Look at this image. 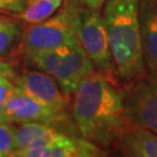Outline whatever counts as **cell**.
Here are the masks:
<instances>
[{"label":"cell","instance_id":"2","mask_svg":"<svg viewBox=\"0 0 157 157\" xmlns=\"http://www.w3.org/2000/svg\"><path fill=\"white\" fill-rule=\"evenodd\" d=\"M139 2L140 0H107L102 13L115 75L126 82L146 73Z\"/></svg>","mask_w":157,"mask_h":157},{"label":"cell","instance_id":"9","mask_svg":"<svg viewBox=\"0 0 157 157\" xmlns=\"http://www.w3.org/2000/svg\"><path fill=\"white\" fill-rule=\"evenodd\" d=\"M104 149L82 136H69L59 133L54 141L37 147L15 150V157H95L102 156Z\"/></svg>","mask_w":157,"mask_h":157},{"label":"cell","instance_id":"10","mask_svg":"<svg viewBox=\"0 0 157 157\" xmlns=\"http://www.w3.org/2000/svg\"><path fill=\"white\" fill-rule=\"evenodd\" d=\"M139 17L146 73L157 79V0H140Z\"/></svg>","mask_w":157,"mask_h":157},{"label":"cell","instance_id":"11","mask_svg":"<svg viewBox=\"0 0 157 157\" xmlns=\"http://www.w3.org/2000/svg\"><path fill=\"white\" fill-rule=\"evenodd\" d=\"M114 146L124 156L157 157V133L126 124L117 137Z\"/></svg>","mask_w":157,"mask_h":157},{"label":"cell","instance_id":"7","mask_svg":"<svg viewBox=\"0 0 157 157\" xmlns=\"http://www.w3.org/2000/svg\"><path fill=\"white\" fill-rule=\"evenodd\" d=\"M14 86L56 113L67 115V95L63 93L58 83L49 73L41 70L25 71L15 78Z\"/></svg>","mask_w":157,"mask_h":157},{"label":"cell","instance_id":"13","mask_svg":"<svg viewBox=\"0 0 157 157\" xmlns=\"http://www.w3.org/2000/svg\"><path fill=\"white\" fill-rule=\"evenodd\" d=\"M63 2L64 0H30L27 8L17 17L29 25L39 23L58 11Z\"/></svg>","mask_w":157,"mask_h":157},{"label":"cell","instance_id":"4","mask_svg":"<svg viewBox=\"0 0 157 157\" xmlns=\"http://www.w3.org/2000/svg\"><path fill=\"white\" fill-rule=\"evenodd\" d=\"M79 0H64L59 10L39 23L30 25L22 35L21 48L28 55L77 42Z\"/></svg>","mask_w":157,"mask_h":157},{"label":"cell","instance_id":"18","mask_svg":"<svg viewBox=\"0 0 157 157\" xmlns=\"http://www.w3.org/2000/svg\"><path fill=\"white\" fill-rule=\"evenodd\" d=\"M79 1H80L84 6L91 8V10L99 11L101 7L106 4L107 0H79Z\"/></svg>","mask_w":157,"mask_h":157},{"label":"cell","instance_id":"6","mask_svg":"<svg viewBox=\"0 0 157 157\" xmlns=\"http://www.w3.org/2000/svg\"><path fill=\"white\" fill-rule=\"evenodd\" d=\"M122 92L127 124L157 133V79L144 73Z\"/></svg>","mask_w":157,"mask_h":157},{"label":"cell","instance_id":"1","mask_svg":"<svg viewBox=\"0 0 157 157\" xmlns=\"http://www.w3.org/2000/svg\"><path fill=\"white\" fill-rule=\"evenodd\" d=\"M72 119L80 136L101 149L114 144L127 124L124 115V92L112 76L92 71L73 92Z\"/></svg>","mask_w":157,"mask_h":157},{"label":"cell","instance_id":"20","mask_svg":"<svg viewBox=\"0 0 157 157\" xmlns=\"http://www.w3.org/2000/svg\"><path fill=\"white\" fill-rule=\"evenodd\" d=\"M5 17H6V15H2V14H0V19H4Z\"/></svg>","mask_w":157,"mask_h":157},{"label":"cell","instance_id":"16","mask_svg":"<svg viewBox=\"0 0 157 157\" xmlns=\"http://www.w3.org/2000/svg\"><path fill=\"white\" fill-rule=\"evenodd\" d=\"M13 89L14 84L12 83L11 78L0 75V120H5L4 113H5L6 102L8 100Z\"/></svg>","mask_w":157,"mask_h":157},{"label":"cell","instance_id":"12","mask_svg":"<svg viewBox=\"0 0 157 157\" xmlns=\"http://www.w3.org/2000/svg\"><path fill=\"white\" fill-rule=\"evenodd\" d=\"M58 132L52 124L44 122H23L15 127V150L28 147H37L47 144L56 139Z\"/></svg>","mask_w":157,"mask_h":157},{"label":"cell","instance_id":"8","mask_svg":"<svg viewBox=\"0 0 157 157\" xmlns=\"http://www.w3.org/2000/svg\"><path fill=\"white\" fill-rule=\"evenodd\" d=\"M4 117L5 120L12 124L44 122L54 124L62 122L65 119V115L50 109L30 95L23 93L15 86L6 102Z\"/></svg>","mask_w":157,"mask_h":157},{"label":"cell","instance_id":"5","mask_svg":"<svg viewBox=\"0 0 157 157\" xmlns=\"http://www.w3.org/2000/svg\"><path fill=\"white\" fill-rule=\"evenodd\" d=\"M77 35L94 71L107 76L115 73L104 17L99 11L91 10L80 1L77 12Z\"/></svg>","mask_w":157,"mask_h":157},{"label":"cell","instance_id":"3","mask_svg":"<svg viewBox=\"0 0 157 157\" xmlns=\"http://www.w3.org/2000/svg\"><path fill=\"white\" fill-rule=\"evenodd\" d=\"M26 56L34 67L54 77L67 95L73 94L82 79L94 71L93 64L79 41L50 50L32 52Z\"/></svg>","mask_w":157,"mask_h":157},{"label":"cell","instance_id":"15","mask_svg":"<svg viewBox=\"0 0 157 157\" xmlns=\"http://www.w3.org/2000/svg\"><path fill=\"white\" fill-rule=\"evenodd\" d=\"M15 127L7 120H0V157L13 156L15 151Z\"/></svg>","mask_w":157,"mask_h":157},{"label":"cell","instance_id":"17","mask_svg":"<svg viewBox=\"0 0 157 157\" xmlns=\"http://www.w3.org/2000/svg\"><path fill=\"white\" fill-rule=\"evenodd\" d=\"M30 0H0V13L19 15L22 13Z\"/></svg>","mask_w":157,"mask_h":157},{"label":"cell","instance_id":"14","mask_svg":"<svg viewBox=\"0 0 157 157\" xmlns=\"http://www.w3.org/2000/svg\"><path fill=\"white\" fill-rule=\"evenodd\" d=\"M21 34L17 21L10 17L0 19V57L7 55Z\"/></svg>","mask_w":157,"mask_h":157},{"label":"cell","instance_id":"19","mask_svg":"<svg viewBox=\"0 0 157 157\" xmlns=\"http://www.w3.org/2000/svg\"><path fill=\"white\" fill-rule=\"evenodd\" d=\"M0 75L1 76H6L8 78L13 77V72H12V67L5 62L0 61Z\"/></svg>","mask_w":157,"mask_h":157}]
</instances>
